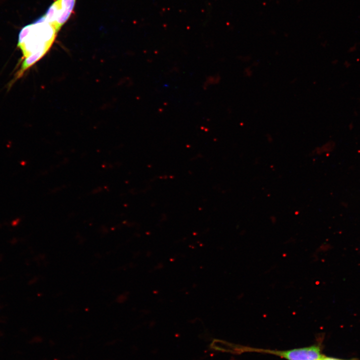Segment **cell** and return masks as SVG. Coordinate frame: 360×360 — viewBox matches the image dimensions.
Masks as SVG:
<instances>
[{
	"instance_id": "1",
	"label": "cell",
	"mask_w": 360,
	"mask_h": 360,
	"mask_svg": "<svg viewBox=\"0 0 360 360\" xmlns=\"http://www.w3.org/2000/svg\"><path fill=\"white\" fill-rule=\"evenodd\" d=\"M58 32L55 26L43 16L23 27L18 34V46L24 58L40 50L48 51Z\"/></svg>"
},
{
	"instance_id": "2",
	"label": "cell",
	"mask_w": 360,
	"mask_h": 360,
	"mask_svg": "<svg viewBox=\"0 0 360 360\" xmlns=\"http://www.w3.org/2000/svg\"><path fill=\"white\" fill-rule=\"evenodd\" d=\"M238 351L270 354L286 360H319L322 356L320 346L316 344L285 350H263L239 346Z\"/></svg>"
},
{
	"instance_id": "3",
	"label": "cell",
	"mask_w": 360,
	"mask_h": 360,
	"mask_svg": "<svg viewBox=\"0 0 360 360\" xmlns=\"http://www.w3.org/2000/svg\"><path fill=\"white\" fill-rule=\"evenodd\" d=\"M76 2V0H56L43 16L59 31L70 16Z\"/></svg>"
},
{
	"instance_id": "4",
	"label": "cell",
	"mask_w": 360,
	"mask_h": 360,
	"mask_svg": "<svg viewBox=\"0 0 360 360\" xmlns=\"http://www.w3.org/2000/svg\"><path fill=\"white\" fill-rule=\"evenodd\" d=\"M47 52L46 50H40L24 58L20 66V70L16 72L12 80L13 82L22 76L24 72L40 60Z\"/></svg>"
},
{
	"instance_id": "5",
	"label": "cell",
	"mask_w": 360,
	"mask_h": 360,
	"mask_svg": "<svg viewBox=\"0 0 360 360\" xmlns=\"http://www.w3.org/2000/svg\"><path fill=\"white\" fill-rule=\"evenodd\" d=\"M244 76L246 77L250 78L252 76L253 71L250 66H247L244 68Z\"/></svg>"
},
{
	"instance_id": "6",
	"label": "cell",
	"mask_w": 360,
	"mask_h": 360,
	"mask_svg": "<svg viewBox=\"0 0 360 360\" xmlns=\"http://www.w3.org/2000/svg\"><path fill=\"white\" fill-rule=\"evenodd\" d=\"M319 360H342V359H340V358L329 357V356H322Z\"/></svg>"
},
{
	"instance_id": "7",
	"label": "cell",
	"mask_w": 360,
	"mask_h": 360,
	"mask_svg": "<svg viewBox=\"0 0 360 360\" xmlns=\"http://www.w3.org/2000/svg\"><path fill=\"white\" fill-rule=\"evenodd\" d=\"M344 66L346 68H349L351 66V64L349 61L345 60L344 63Z\"/></svg>"
},
{
	"instance_id": "8",
	"label": "cell",
	"mask_w": 360,
	"mask_h": 360,
	"mask_svg": "<svg viewBox=\"0 0 360 360\" xmlns=\"http://www.w3.org/2000/svg\"><path fill=\"white\" fill-rule=\"evenodd\" d=\"M242 60L244 62H248V61L250 60V56H242Z\"/></svg>"
},
{
	"instance_id": "9",
	"label": "cell",
	"mask_w": 360,
	"mask_h": 360,
	"mask_svg": "<svg viewBox=\"0 0 360 360\" xmlns=\"http://www.w3.org/2000/svg\"><path fill=\"white\" fill-rule=\"evenodd\" d=\"M356 46H352L350 47L348 50V52L352 53L354 52L356 50Z\"/></svg>"
}]
</instances>
